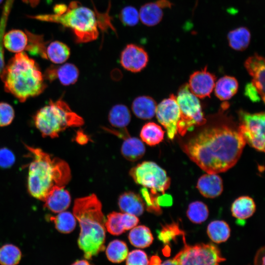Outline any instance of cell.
Wrapping results in <instances>:
<instances>
[{
	"label": "cell",
	"instance_id": "obj_1",
	"mask_svg": "<svg viewBox=\"0 0 265 265\" xmlns=\"http://www.w3.org/2000/svg\"><path fill=\"white\" fill-rule=\"evenodd\" d=\"M245 143L238 130L221 125L203 129L183 144V150L201 169L218 174L236 164Z\"/></svg>",
	"mask_w": 265,
	"mask_h": 265
},
{
	"label": "cell",
	"instance_id": "obj_2",
	"mask_svg": "<svg viewBox=\"0 0 265 265\" xmlns=\"http://www.w3.org/2000/svg\"><path fill=\"white\" fill-rule=\"evenodd\" d=\"M32 160L29 163L27 188L34 198L43 201L56 186L65 187L71 175L68 164L40 148L25 145Z\"/></svg>",
	"mask_w": 265,
	"mask_h": 265
},
{
	"label": "cell",
	"instance_id": "obj_3",
	"mask_svg": "<svg viewBox=\"0 0 265 265\" xmlns=\"http://www.w3.org/2000/svg\"><path fill=\"white\" fill-rule=\"evenodd\" d=\"M73 214L80 231L78 242L86 259H91L105 249L106 218L101 202L95 194L75 200Z\"/></svg>",
	"mask_w": 265,
	"mask_h": 265
},
{
	"label": "cell",
	"instance_id": "obj_4",
	"mask_svg": "<svg viewBox=\"0 0 265 265\" xmlns=\"http://www.w3.org/2000/svg\"><path fill=\"white\" fill-rule=\"evenodd\" d=\"M0 77L5 91L22 103L40 95L47 87L38 64L24 52L8 61Z\"/></svg>",
	"mask_w": 265,
	"mask_h": 265
},
{
	"label": "cell",
	"instance_id": "obj_5",
	"mask_svg": "<svg viewBox=\"0 0 265 265\" xmlns=\"http://www.w3.org/2000/svg\"><path fill=\"white\" fill-rule=\"evenodd\" d=\"M54 13L30 16L41 21L59 24L71 29L77 43H85L96 40L99 35L97 13L79 1L74 0L67 6L57 4Z\"/></svg>",
	"mask_w": 265,
	"mask_h": 265
},
{
	"label": "cell",
	"instance_id": "obj_6",
	"mask_svg": "<svg viewBox=\"0 0 265 265\" xmlns=\"http://www.w3.org/2000/svg\"><path fill=\"white\" fill-rule=\"evenodd\" d=\"M34 123L43 137L53 138L67 128L81 126L84 120L62 99L50 100L34 116Z\"/></svg>",
	"mask_w": 265,
	"mask_h": 265
},
{
	"label": "cell",
	"instance_id": "obj_7",
	"mask_svg": "<svg viewBox=\"0 0 265 265\" xmlns=\"http://www.w3.org/2000/svg\"><path fill=\"white\" fill-rule=\"evenodd\" d=\"M176 100L180 111L177 130L180 135L183 136L196 126L206 123L200 102L189 90L187 83L180 88Z\"/></svg>",
	"mask_w": 265,
	"mask_h": 265
},
{
	"label": "cell",
	"instance_id": "obj_8",
	"mask_svg": "<svg viewBox=\"0 0 265 265\" xmlns=\"http://www.w3.org/2000/svg\"><path fill=\"white\" fill-rule=\"evenodd\" d=\"M130 175L137 184L151 189L155 195L164 194L170 185V179L166 171L152 161H144L130 171Z\"/></svg>",
	"mask_w": 265,
	"mask_h": 265
},
{
	"label": "cell",
	"instance_id": "obj_9",
	"mask_svg": "<svg viewBox=\"0 0 265 265\" xmlns=\"http://www.w3.org/2000/svg\"><path fill=\"white\" fill-rule=\"evenodd\" d=\"M173 259L177 265H219L225 260L217 247L211 243L194 245L185 243Z\"/></svg>",
	"mask_w": 265,
	"mask_h": 265
},
{
	"label": "cell",
	"instance_id": "obj_10",
	"mask_svg": "<svg viewBox=\"0 0 265 265\" xmlns=\"http://www.w3.org/2000/svg\"><path fill=\"white\" fill-rule=\"evenodd\" d=\"M238 115L240 123L238 130L245 143L258 151L264 152L265 113H250L240 110Z\"/></svg>",
	"mask_w": 265,
	"mask_h": 265
},
{
	"label": "cell",
	"instance_id": "obj_11",
	"mask_svg": "<svg viewBox=\"0 0 265 265\" xmlns=\"http://www.w3.org/2000/svg\"><path fill=\"white\" fill-rule=\"evenodd\" d=\"M155 114L159 122L166 130L168 137L173 139L177 132V124L180 114L176 96L171 94L163 99L157 106Z\"/></svg>",
	"mask_w": 265,
	"mask_h": 265
},
{
	"label": "cell",
	"instance_id": "obj_12",
	"mask_svg": "<svg viewBox=\"0 0 265 265\" xmlns=\"http://www.w3.org/2000/svg\"><path fill=\"white\" fill-rule=\"evenodd\" d=\"M149 61L146 51L142 47L134 44L126 45L121 53L120 63L126 70L137 73L146 67Z\"/></svg>",
	"mask_w": 265,
	"mask_h": 265
},
{
	"label": "cell",
	"instance_id": "obj_13",
	"mask_svg": "<svg viewBox=\"0 0 265 265\" xmlns=\"http://www.w3.org/2000/svg\"><path fill=\"white\" fill-rule=\"evenodd\" d=\"M214 75L207 71V67L194 72L189 78L188 87L191 92L197 98L210 97L215 84Z\"/></svg>",
	"mask_w": 265,
	"mask_h": 265
},
{
	"label": "cell",
	"instance_id": "obj_14",
	"mask_svg": "<svg viewBox=\"0 0 265 265\" xmlns=\"http://www.w3.org/2000/svg\"><path fill=\"white\" fill-rule=\"evenodd\" d=\"M245 67L252 78L251 82L258 90L263 102H265V59L255 53L245 62Z\"/></svg>",
	"mask_w": 265,
	"mask_h": 265
},
{
	"label": "cell",
	"instance_id": "obj_15",
	"mask_svg": "<svg viewBox=\"0 0 265 265\" xmlns=\"http://www.w3.org/2000/svg\"><path fill=\"white\" fill-rule=\"evenodd\" d=\"M79 70L74 64L67 63L61 66L52 65L46 71L44 77L50 81L58 79L63 85L75 83L79 78Z\"/></svg>",
	"mask_w": 265,
	"mask_h": 265
},
{
	"label": "cell",
	"instance_id": "obj_16",
	"mask_svg": "<svg viewBox=\"0 0 265 265\" xmlns=\"http://www.w3.org/2000/svg\"><path fill=\"white\" fill-rule=\"evenodd\" d=\"M65 187L56 186L53 188L45 198L44 206L54 213L65 211L71 204V196Z\"/></svg>",
	"mask_w": 265,
	"mask_h": 265
},
{
	"label": "cell",
	"instance_id": "obj_17",
	"mask_svg": "<svg viewBox=\"0 0 265 265\" xmlns=\"http://www.w3.org/2000/svg\"><path fill=\"white\" fill-rule=\"evenodd\" d=\"M196 187L203 196L213 198L222 192L223 181L217 174L207 173L199 178Z\"/></svg>",
	"mask_w": 265,
	"mask_h": 265
},
{
	"label": "cell",
	"instance_id": "obj_18",
	"mask_svg": "<svg viewBox=\"0 0 265 265\" xmlns=\"http://www.w3.org/2000/svg\"><path fill=\"white\" fill-rule=\"evenodd\" d=\"M2 43L6 49L13 53L27 51L29 39L27 31L12 29L3 35Z\"/></svg>",
	"mask_w": 265,
	"mask_h": 265
},
{
	"label": "cell",
	"instance_id": "obj_19",
	"mask_svg": "<svg viewBox=\"0 0 265 265\" xmlns=\"http://www.w3.org/2000/svg\"><path fill=\"white\" fill-rule=\"evenodd\" d=\"M118 205L122 212L135 216L141 215L145 208L141 197L132 191L124 192L120 196Z\"/></svg>",
	"mask_w": 265,
	"mask_h": 265
},
{
	"label": "cell",
	"instance_id": "obj_20",
	"mask_svg": "<svg viewBox=\"0 0 265 265\" xmlns=\"http://www.w3.org/2000/svg\"><path fill=\"white\" fill-rule=\"evenodd\" d=\"M124 141L121 152L123 156L127 160L134 161L141 159L145 154V147L143 142L129 134L123 138Z\"/></svg>",
	"mask_w": 265,
	"mask_h": 265
},
{
	"label": "cell",
	"instance_id": "obj_21",
	"mask_svg": "<svg viewBox=\"0 0 265 265\" xmlns=\"http://www.w3.org/2000/svg\"><path fill=\"white\" fill-rule=\"evenodd\" d=\"M156 101L151 97L141 96L133 101L132 108L134 114L138 118L147 120L152 118L157 108Z\"/></svg>",
	"mask_w": 265,
	"mask_h": 265
},
{
	"label": "cell",
	"instance_id": "obj_22",
	"mask_svg": "<svg viewBox=\"0 0 265 265\" xmlns=\"http://www.w3.org/2000/svg\"><path fill=\"white\" fill-rule=\"evenodd\" d=\"M139 16L143 24L148 26H153L162 20L163 16V9L157 1L148 2L140 7Z\"/></svg>",
	"mask_w": 265,
	"mask_h": 265
},
{
	"label": "cell",
	"instance_id": "obj_23",
	"mask_svg": "<svg viewBox=\"0 0 265 265\" xmlns=\"http://www.w3.org/2000/svg\"><path fill=\"white\" fill-rule=\"evenodd\" d=\"M105 226L107 231L113 235H120L130 229L131 220L127 213L113 212L107 216Z\"/></svg>",
	"mask_w": 265,
	"mask_h": 265
},
{
	"label": "cell",
	"instance_id": "obj_24",
	"mask_svg": "<svg viewBox=\"0 0 265 265\" xmlns=\"http://www.w3.org/2000/svg\"><path fill=\"white\" fill-rule=\"evenodd\" d=\"M255 210L256 205L254 200L247 196L238 198L231 206L233 216L239 220L249 218L254 214Z\"/></svg>",
	"mask_w": 265,
	"mask_h": 265
},
{
	"label": "cell",
	"instance_id": "obj_25",
	"mask_svg": "<svg viewBox=\"0 0 265 265\" xmlns=\"http://www.w3.org/2000/svg\"><path fill=\"white\" fill-rule=\"evenodd\" d=\"M251 32L246 27L240 26L230 31L227 34L229 46L234 50L243 51L249 46Z\"/></svg>",
	"mask_w": 265,
	"mask_h": 265
},
{
	"label": "cell",
	"instance_id": "obj_26",
	"mask_svg": "<svg viewBox=\"0 0 265 265\" xmlns=\"http://www.w3.org/2000/svg\"><path fill=\"white\" fill-rule=\"evenodd\" d=\"M215 94L220 100L231 99L238 91V83L233 77L225 76L218 80L215 84Z\"/></svg>",
	"mask_w": 265,
	"mask_h": 265
},
{
	"label": "cell",
	"instance_id": "obj_27",
	"mask_svg": "<svg viewBox=\"0 0 265 265\" xmlns=\"http://www.w3.org/2000/svg\"><path fill=\"white\" fill-rule=\"evenodd\" d=\"M164 131L154 122H148L142 127L140 136L142 141L149 146H155L164 138Z\"/></svg>",
	"mask_w": 265,
	"mask_h": 265
},
{
	"label": "cell",
	"instance_id": "obj_28",
	"mask_svg": "<svg viewBox=\"0 0 265 265\" xmlns=\"http://www.w3.org/2000/svg\"><path fill=\"white\" fill-rule=\"evenodd\" d=\"M47 59L55 64H61L65 62L69 57L70 49L64 43L54 41L51 42L46 48Z\"/></svg>",
	"mask_w": 265,
	"mask_h": 265
},
{
	"label": "cell",
	"instance_id": "obj_29",
	"mask_svg": "<svg viewBox=\"0 0 265 265\" xmlns=\"http://www.w3.org/2000/svg\"><path fill=\"white\" fill-rule=\"evenodd\" d=\"M108 119L110 124L113 127L125 129L131 121V113L125 105H116L110 110Z\"/></svg>",
	"mask_w": 265,
	"mask_h": 265
},
{
	"label": "cell",
	"instance_id": "obj_30",
	"mask_svg": "<svg viewBox=\"0 0 265 265\" xmlns=\"http://www.w3.org/2000/svg\"><path fill=\"white\" fill-rule=\"evenodd\" d=\"M128 238L132 245L142 248L150 246L154 239L149 228L144 225L132 228L129 233Z\"/></svg>",
	"mask_w": 265,
	"mask_h": 265
},
{
	"label": "cell",
	"instance_id": "obj_31",
	"mask_svg": "<svg viewBox=\"0 0 265 265\" xmlns=\"http://www.w3.org/2000/svg\"><path fill=\"white\" fill-rule=\"evenodd\" d=\"M210 238L219 243L226 241L230 237L231 230L228 224L223 220H214L209 223L207 229Z\"/></svg>",
	"mask_w": 265,
	"mask_h": 265
},
{
	"label": "cell",
	"instance_id": "obj_32",
	"mask_svg": "<svg viewBox=\"0 0 265 265\" xmlns=\"http://www.w3.org/2000/svg\"><path fill=\"white\" fill-rule=\"evenodd\" d=\"M47 217V219L54 223L57 230L62 233H71L76 226V219L74 214L69 212L63 211L56 215H49Z\"/></svg>",
	"mask_w": 265,
	"mask_h": 265
},
{
	"label": "cell",
	"instance_id": "obj_33",
	"mask_svg": "<svg viewBox=\"0 0 265 265\" xmlns=\"http://www.w3.org/2000/svg\"><path fill=\"white\" fill-rule=\"evenodd\" d=\"M128 254V248L126 243L115 239L111 241L106 249V255L111 262L119 263L125 260Z\"/></svg>",
	"mask_w": 265,
	"mask_h": 265
},
{
	"label": "cell",
	"instance_id": "obj_34",
	"mask_svg": "<svg viewBox=\"0 0 265 265\" xmlns=\"http://www.w3.org/2000/svg\"><path fill=\"white\" fill-rule=\"evenodd\" d=\"M186 215L192 222L200 224L204 222L208 217V207L201 201L193 202L188 205Z\"/></svg>",
	"mask_w": 265,
	"mask_h": 265
},
{
	"label": "cell",
	"instance_id": "obj_35",
	"mask_svg": "<svg viewBox=\"0 0 265 265\" xmlns=\"http://www.w3.org/2000/svg\"><path fill=\"white\" fill-rule=\"evenodd\" d=\"M22 258L20 249L12 244H6L0 248V264L17 265Z\"/></svg>",
	"mask_w": 265,
	"mask_h": 265
},
{
	"label": "cell",
	"instance_id": "obj_36",
	"mask_svg": "<svg viewBox=\"0 0 265 265\" xmlns=\"http://www.w3.org/2000/svg\"><path fill=\"white\" fill-rule=\"evenodd\" d=\"M119 19L125 26H133L139 21V13L137 9L132 6L124 7L119 14Z\"/></svg>",
	"mask_w": 265,
	"mask_h": 265
},
{
	"label": "cell",
	"instance_id": "obj_37",
	"mask_svg": "<svg viewBox=\"0 0 265 265\" xmlns=\"http://www.w3.org/2000/svg\"><path fill=\"white\" fill-rule=\"evenodd\" d=\"M141 198L143 200L147 210L150 212L159 214L161 212L159 206L157 202L158 195L149 192L147 188L143 187L140 190Z\"/></svg>",
	"mask_w": 265,
	"mask_h": 265
},
{
	"label": "cell",
	"instance_id": "obj_38",
	"mask_svg": "<svg viewBox=\"0 0 265 265\" xmlns=\"http://www.w3.org/2000/svg\"><path fill=\"white\" fill-rule=\"evenodd\" d=\"M126 265H149V261L146 253L141 250H134L127 257Z\"/></svg>",
	"mask_w": 265,
	"mask_h": 265
},
{
	"label": "cell",
	"instance_id": "obj_39",
	"mask_svg": "<svg viewBox=\"0 0 265 265\" xmlns=\"http://www.w3.org/2000/svg\"><path fill=\"white\" fill-rule=\"evenodd\" d=\"M14 115V110L11 105L6 103H0V127L10 125Z\"/></svg>",
	"mask_w": 265,
	"mask_h": 265
},
{
	"label": "cell",
	"instance_id": "obj_40",
	"mask_svg": "<svg viewBox=\"0 0 265 265\" xmlns=\"http://www.w3.org/2000/svg\"><path fill=\"white\" fill-rule=\"evenodd\" d=\"M181 232L175 225H166L159 233L158 238L164 243H166Z\"/></svg>",
	"mask_w": 265,
	"mask_h": 265
},
{
	"label": "cell",
	"instance_id": "obj_41",
	"mask_svg": "<svg viewBox=\"0 0 265 265\" xmlns=\"http://www.w3.org/2000/svg\"><path fill=\"white\" fill-rule=\"evenodd\" d=\"M15 161L13 152L6 148L0 149V167L7 168L11 167Z\"/></svg>",
	"mask_w": 265,
	"mask_h": 265
},
{
	"label": "cell",
	"instance_id": "obj_42",
	"mask_svg": "<svg viewBox=\"0 0 265 265\" xmlns=\"http://www.w3.org/2000/svg\"><path fill=\"white\" fill-rule=\"evenodd\" d=\"M244 94L253 102H259L262 100L258 90L251 82L246 85Z\"/></svg>",
	"mask_w": 265,
	"mask_h": 265
},
{
	"label": "cell",
	"instance_id": "obj_43",
	"mask_svg": "<svg viewBox=\"0 0 265 265\" xmlns=\"http://www.w3.org/2000/svg\"><path fill=\"white\" fill-rule=\"evenodd\" d=\"M172 199L171 196L163 194L157 197V202L159 206H167L171 205Z\"/></svg>",
	"mask_w": 265,
	"mask_h": 265
},
{
	"label": "cell",
	"instance_id": "obj_44",
	"mask_svg": "<svg viewBox=\"0 0 265 265\" xmlns=\"http://www.w3.org/2000/svg\"><path fill=\"white\" fill-rule=\"evenodd\" d=\"M76 141L80 144H85L88 141V137L82 131L77 132L75 137Z\"/></svg>",
	"mask_w": 265,
	"mask_h": 265
},
{
	"label": "cell",
	"instance_id": "obj_45",
	"mask_svg": "<svg viewBox=\"0 0 265 265\" xmlns=\"http://www.w3.org/2000/svg\"><path fill=\"white\" fill-rule=\"evenodd\" d=\"M255 265H265V254L264 248L261 249L258 252L255 258Z\"/></svg>",
	"mask_w": 265,
	"mask_h": 265
},
{
	"label": "cell",
	"instance_id": "obj_46",
	"mask_svg": "<svg viewBox=\"0 0 265 265\" xmlns=\"http://www.w3.org/2000/svg\"><path fill=\"white\" fill-rule=\"evenodd\" d=\"M4 52L2 46V41H0V75L4 67Z\"/></svg>",
	"mask_w": 265,
	"mask_h": 265
},
{
	"label": "cell",
	"instance_id": "obj_47",
	"mask_svg": "<svg viewBox=\"0 0 265 265\" xmlns=\"http://www.w3.org/2000/svg\"><path fill=\"white\" fill-rule=\"evenodd\" d=\"M157 2L163 9L171 8L173 5V3L169 0H158Z\"/></svg>",
	"mask_w": 265,
	"mask_h": 265
},
{
	"label": "cell",
	"instance_id": "obj_48",
	"mask_svg": "<svg viewBox=\"0 0 265 265\" xmlns=\"http://www.w3.org/2000/svg\"><path fill=\"white\" fill-rule=\"evenodd\" d=\"M159 265H177L176 262L174 259L165 261L160 263Z\"/></svg>",
	"mask_w": 265,
	"mask_h": 265
},
{
	"label": "cell",
	"instance_id": "obj_49",
	"mask_svg": "<svg viewBox=\"0 0 265 265\" xmlns=\"http://www.w3.org/2000/svg\"><path fill=\"white\" fill-rule=\"evenodd\" d=\"M23 1L26 3L29 4L32 6L34 7L37 5L40 0H22Z\"/></svg>",
	"mask_w": 265,
	"mask_h": 265
},
{
	"label": "cell",
	"instance_id": "obj_50",
	"mask_svg": "<svg viewBox=\"0 0 265 265\" xmlns=\"http://www.w3.org/2000/svg\"><path fill=\"white\" fill-rule=\"evenodd\" d=\"M72 265H90L88 261L86 260H78L74 262Z\"/></svg>",
	"mask_w": 265,
	"mask_h": 265
},
{
	"label": "cell",
	"instance_id": "obj_51",
	"mask_svg": "<svg viewBox=\"0 0 265 265\" xmlns=\"http://www.w3.org/2000/svg\"><path fill=\"white\" fill-rule=\"evenodd\" d=\"M3 30H2V31H0V41H2L3 37Z\"/></svg>",
	"mask_w": 265,
	"mask_h": 265
},
{
	"label": "cell",
	"instance_id": "obj_52",
	"mask_svg": "<svg viewBox=\"0 0 265 265\" xmlns=\"http://www.w3.org/2000/svg\"><path fill=\"white\" fill-rule=\"evenodd\" d=\"M2 1L3 0H0V4L2 2Z\"/></svg>",
	"mask_w": 265,
	"mask_h": 265
}]
</instances>
